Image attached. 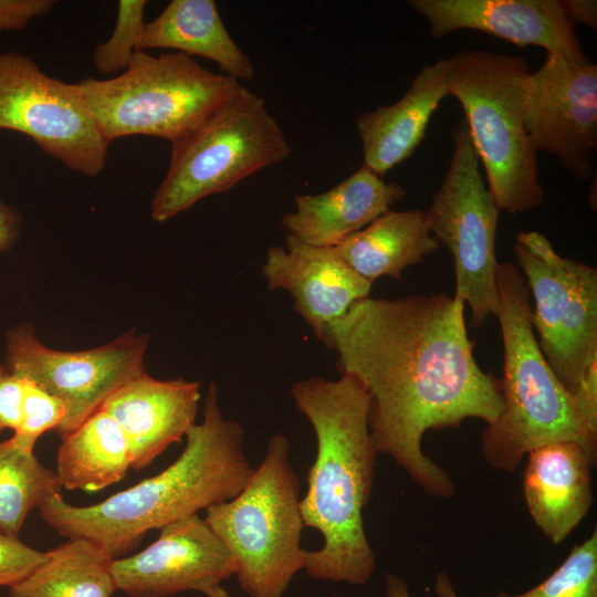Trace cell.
Returning a JSON list of instances; mask_svg holds the SVG:
<instances>
[{
  "mask_svg": "<svg viewBox=\"0 0 597 597\" xmlns=\"http://www.w3.org/2000/svg\"><path fill=\"white\" fill-rule=\"evenodd\" d=\"M145 0H121L116 24L109 39L97 45L93 61L102 74H116L127 69L133 55L138 51L144 31Z\"/></svg>",
  "mask_w": 597,
  "mask_h": 597,
  "instance_id": "27",
  "label": "cell"
},
{
  "mask_svg": "<svg viewBox=\"0 0 597 597\" xmlns=\"http://www.w3.org/2000/svg\"><path fill=\"white\" fill-rule=\"evenodd\" d=\"M53 0H0V32L23 30L31 20L48 14Z\"/></svg>",
  "mask_w": 597,
  "mask_h": 597,
  "instance_id": "31",
  "label": "cell"
},
{
  "mask_svg": "<svg viewBox=\"0 0 597 597\" xmlns=\"http://www.w3.org/2000/svg\"><path fill=\"white\" fill-rule=\"evenodd\" d=\"M408 4L427 20L434 39L474 30L589 63L563 0H409Z\"/></svg>",
  "mask_w": 597,
  "mask_h": 597,
  "instance_id": "15",
  "label": "cell"
},
{
  "mask_svg": "<svg viewBox=\"0 0 597 597\" xmlns=\"http://www.w3.org/2000/svg\"><path fill=\"white\" fill-rule=\"evenodd\" d=\"M448 96L446 60L423 65L400 100L356 121L364 164L383 176L408 159L422 142L431 116Z\"/></svg>",
  "mask_w": 597,
  "mask_h": 597,
  "instance_id": "20",
  "label": "cell"
},
{
  "mask_svg": "<svg viewBox=\"0 0 597 597\" xmlns=\"http://www.w3.org/2000/svg\"><path fill=\"white\" fill-rule=\"evenodd\" d=\"M195 380L157 379L146 371L115 389L102 404L122 428L132 453V469L149 465L195 423L200 401Z\"/></svg>",
  "mask_w": 597,
  "mask_h": 597,
  "instance_id": "17",
  "label": "cell"
},
{
  "mask_svg": "<svg viewBox=\"0 0 597 597\" xmlns=\"http://www.w3.org/2000/svg\"><path fill=\"white\" fill-rule=\"evenodd\" d=\"M23 383L22 378L0 368V431L17 430L22 418Z\"/></svg>",
  "mask_w": 597,
  "mask_h": 597,
  "instance_id": "30",
  "label": "cell"
},
{
  "mask_svg": "<svg viewBox=\"0 0 597 597\" xmlns=\"http://www.w3.org/2000/svg\"><path fill=\"white\" fill-rule=\"evenodd\" d=\"M45 558L18 537L0 532V586H12L31 574Z\"/></svg>",
  "mask_w": 597,
  "mask_h": 597,
  "instance_id": "29",
  "label": "cell"
},
{
  "mask_svg": "<svg viewBox=\"0 0 597 597\" xmlns=\"http://www.w3.org/2000/svg\"><path fill=\"white\" fill-rule=\"evenodd\" d=\"M384 597H412V595L402 577L390 573L385 579Z\"/></svg>",
  "mask_w": 597,
  "mask_h": 597,
  "instance_id": "34",
  "label": "cell"
},
{
  "mask_svg": "<svg viewBox=\"0 0 597 597\" xmlns=\"http://www.w3.org/2000/svg\"><path fill=\"white\" fill-rule=\"evenodd\" d=\"M171 49L213 61L237 80H252L254 65L223 24L213 0H172L146 22L138 51Z\"/></svg>",
  "mask_w": 597,
  "mask_h": 597,
  "instance_id": "21",
  "label": "cell"
},
{
  "mask_svg": "<svg viewBox=\"0 0 597 597\" xmlns=\"http://www.w3.org/2000/svg\"><path fill=\"white\" fill-rule=\"evenodd\" d=\"M206 596L207 597H230L229 594L221 586L212 589Z\"/></svg>",
  "mask_w": 597,
  "mask_h": 597,
  "instance_id": "36",
  "label": "cell"
},
{
  "mask_svg": "<svg viewBox=\"0 0 597 597\" xmlns=\"http://www.w3.org/2000/svg\"><path fill=\"white\" fill-rule=\"evenodd\" d=\"M290 154L286 136L264 100L240 85L171 144L166 176L150 202L151 218L165 222Z\"/></svg>",
  "mask_w": 597,
  "mask_h": 597,
  "instance_id": "7",
  "label": "cell"
},
{
  "mask_svg": "<svg viewBox=\"0 0 597 597\" xmlns=\"http://www.w3.org/2000/svg\"><path fill=\"white\" fill-rule=\"evenodd\" d=\"M492 597H597V531L575 545L545 580L522 594Z\"/></svg>",
  "mask_w": 597,
  "mask_h": 597,
  "instance_id": "26",
  "label": "cell"
},
{
  "mask_svg": "<svg viewBox=\"0 0 597 597\" xmlns=\"http://www.w3.org/2000/svg\"><path fill=\"white\" fill-rule=\"evenodd\" d=\"M513 250L535 302L532 326L540 349L573 394L597 365V270L559 255L537 231L519 232Z\"/></svg>",
  "mask_w": 597,
  "mask_h": 597,
  "instance_id": "9",
  "label": "cell"
},
{
  "mask_svg": "<svg viewBox=\"0 0 597 597\" xmlns=\"http://www.w3.org/2000/svg\"><path fill=\"white\" fill-rule=\"evenodd\" d=\"M111 558L93 542L67 538L45 552L44 561L9 587V597H112L117 590Z\"/></svg>",
  "mask_w": 597,
  "mask_h": 597,
  "instance_id": "24",
  "label": "cell"
},
{
  "mask_svg": "<svg viewBox=\"0 0 597 597\" xmlns=\"http://www.w3.org/2000/svg\"><path fill=\"white\" fill-rule=\"evenodd\" d=\"M453 153L442 182L425 211L430 232L454 261V297L469 304L478 327L499 307L495 253L500 208L485 185L468 125L453 130Z\"/></svg>",
  "mask_w": 597,
  "mask_h": 597,
  "instance_id": "10",
  "label": "cell"
},
{
  "mask_svg": "<svg viewBox=\"0 0 597 597\" xmlns=\"http://www.w3.org/2000/svg\"><path fill=\"white\" fill-rule=\"evenodd\" d=\"M111 569L116 589L132 597L207 595L235 573L230 552L198 514L165 525L154 543L114 558Z\"/></svg>",
  "mask_w": 597,
  "mask_h": 597,
  "instance_id": "14",
  "label": "cell"
},
{
  "mask_svg": "<svg viewBox=\"0 0 597 597\" xmlns=\"http://www.w3.org/2000/svg\"><path fill=\"white\" fill-rule=\"evenodd\" d=\"M263 275L270 290H285L294 308L322 341L326 328L356 302L369 297L373 283L357 274L335 247H314L286 234L285 247L266 250Z\"/></svg>",
  "mask_w": 597,
  "mask_h": 597,
  "instance_id": "16",
  "label": "cell"
},
{
  "mask_svg": "<svg viewBox=\"0 0 597 597\" xmlns=\"http://www.w3.org/2000/svg\"><path fill=\"white\" fill-rule=\"evenodd\" d=\"M185 437L181 454L158 474L87 506L73 505L57 493L39 507L41 517L60 535L86 538L114 559L136 547L147 532L234 498L254 468L241 425L223 417L214 381L202 422Z\"/></svg>",
  "mask_w": 597,
  "mask_h": 597,
  "instance_id": "3",
  "label": "cell"
},
{
  "mask_svg": "<svg viewBox=\"0 0 597 597\" xmlns=\"http://www.w3.org/2000/svg\"><path fill=\"white\" fill-rule=\"evenodd\" d=\"M405 196L363 165L337 186L317 195H300L295 210L282 218L286 234L314 247H336L388 211Z\"/></svg>",
  "mask_w": 597,
  "mask_h": 597,
  "instance_id": "19",
  "label": "cell"
},
{
  "mask_svg": "<svg viewBox=\"0 0 597 597\" xmlns=\"http://www.w3.org/2000/svg\"><path fill=\"white\" fill-rule=\"evenodd\" d=\"M22 418L11 438L18 446L33 451L36 440L45 431H54L59 427L65 417L66 408L62 400L34 381L22 378Z\"/></svg>",
  "mask_w": 597,
  "mask_h": 597,
  "instance_id": "28",
  "label": "cell"
},
{
  "mask_svg": "<svg viewBox=\"0 0 597 597\" xmlns=\"http://www.w3.org/2000/svg\"><path fill=\"white\" fill-rule=\"evenodd\" d=\"M105 139L146 135L175 143L234 93L239 81L179 52L137 51L127 69L77 83Z\"/></svg>",
  "mask_w": 597,
  "mask_h": 597,
  "instance_id": "8",
  "label": "cell"
},
{
  "mask_svg": "<svg viewBox=\"0 0 597 597\" xmlns=\"http://www.w3.org/2000/svg\"><path fill=\"white\" fill-rule=\"evenodd\" d=\"M6 341L4 368L34 381L64 404L65 417L54 430L61 438L97 411L121 385L145 371L148 338L133 332L78 352L46 347L30 324L9 331Z\"/></svg>",
  "mask_w": 597,
  "mask_h": 597,
  "instance_id": "12",
  "label": "cell"
},
{
  "mask_svg": "<svg viewBox=\"0 0 597 597\" xmlns=\"http://www.w3.org/2000/svg\"><path fill=\"white\" fill-rule=\"evenodd\" d=\"M444 60L448 95L464 112L495 203L511 214L540 207L544 189L537 150L524 125L527 62L485 50L460 51Z\"/></svg>",
  "mask_w": 597,
  "mask_h": 597,
  "instance_id": "5",
  "label": "cell"
},
{
  "mask_svg": "<svg viewBox=\"0 0 597 597\" xmlns=\"http://www.w3.org/2000/svg\"><path fill=\"white\" fill-rule=\"evenodd\" d=\"M300 502L289 440L273 434L243 489L206 509L205 520L230 552L234 575L249 597H284L304 568Z\"/></svg>",
  "mask_w": 597,
  "mask_h": 597,
  "instance_id": "6",
  "label": "cell"
},
{
  "mask_svg": "<svg viewBox=\"0 0 597 597\" xmlns=\"http://www.w3.org/2000/svg\"><path fill=\"white\" fill-rule=\"evenodd\" d=\"M322 342L337 353L338 370L368 394L377 452L426 494L452 498L455 484L423 452V436L469 418L492 425L503 407L501 381L473 356L464 302L446 294L366 297L331 324Z\"/></svg>",
  "mask_w": 597,
  "mask_h": 597,
  "instance_id": "1",
  "label": "cell"
},
{
  "mask_svg": "<svg viewBox=\"0 0 597 597\" xmlns=\"http://www.w3.org/2000/svg\"><path fill=\"white\" fill-rule=\"evenodd\" d=\"M130 468V448L122 428L98 409L62 438L55 473L62 488L92 492L123 480Z\"/></svg>",
  "mask_w": 597,
  "mask_h": 597,
  "instance_id": "23",
  "label": "cell"
},
{
  "mask_svg": "<svg viewBox=\"0 0 597 597\" xmlns=\"http://www.w3.org/2000/svg\"><path fill=\"white\" fill-rule=\"evenodd\" d=\"M439 245L425 211L389 209L335 249L357 274L373 283L380 276L400 280L405 269L422 262Z\"/></svg>",
  "mask_w": 597,
  "mask_h": 597,
  "instance_id": "22",
  "label": "cell"
},
{
  "mask_svg": "<svg viewBox=\"0 0 597 597\" xmlns=\"http://www.w3.org/2000/svg\"><path fill=\"white\" fill-rule=\"evenodd\" d=\"M20 230L18 212L0 199V252L10 248Z\"/></svg>",
  "mask_w": 597,
  "mask_h": 597,
  "instance_id": "32",
  "label": "cell"
},
{
  "mask_svg": "<svg viewBox=\"0 0 597 597\" xmlns=\"http://www.w3.org/2000/svg\"><path fill=\"white\" fill-rule=\"evenodd\" d=\"M432 593L436 597H460L446 572H438L436 574Z\"/></svg>",
  "mask_w": 597,
  "mask_h": 597,
  "instance_id": "35",
  "label": "cell"
},
{
  "mask_svg": "<svg viewBox=\"0 0 597 597\" xmlns=\"http://www.w3.org/2000/svg\"><path fill=\"white\" fill-rule=\"evenodd\" d=\"M524 125L537 151L555 156L574 178L588 180L597 149V65L546 54L528 78Z\"/></svg>",
  "mask_w": 597,
  "mask_h": 597,
  "instance_id": "13",
  "label": "cell"
},
{
  "mask_svg": "<svg viewBox=\"0 0 597 597\" xmlns=\"http://www.w3.org/2000/svg\"><path fill=\"white\" fill-rule=\"evenodd\" d=\"M525 458L523 494L528 513L544 536L557 545L591 507L595 463L573 441L537 447Z\"/></svg>",
  "mask_w": 597,
  "mask_h": 597,
  "instance_id": "18",
  "label": "cell"
},
{
  "mask_svg": "<svg viewBox=\"0 0 597 597\" xmlns=\"http://www.w3.org/2000/svg\"><path fill=\"white\" fill-rule=\"evenodd\" d=\"M291 395L316 438L300 506L304 526L317 530L323 545L305 552L303 569L315 579L365 585L376 569L363 517L378 454L368 427L369 396L349 374L298 380Z\"/></svg>",
  "mask_w": 597,
  "mask_h": 597,
  "instance_id": "2",
  "label": "cell"
},
{
  "mask_svg": "<svg viewBox=\"0 0 597 597\" xmlns=\"http://www.w3.org/2000/svg\"><path fill=\"white\" fill-rule=\"evenodd\" d=\"M56 473L12 438L0 442V532L18 537L33 509L61 493Z\"/></svg>",
  "mask_w": 597,
  "mask_h": 597,
  "instance_id": "25",
  "label": "cell"
},
{
  "mask_svg": "<svg viewBox=\"0 0 597 597\" xmlns=\"http://www.w3.org/2000/svg\"><path fill=\"white\" fill-rule=\"evenodd\" d=\"M567 14L573 23H584L596 30L597 2L595 0H563Z\"/></svg>",
  "mask_w": 597,
  "mask_h": 597,
  "instance_id": "33",
  "label": "cell"
},
{
  "mask_svg": "<svg viewBox=\"0 0 597 597\" xmlns=\"http://www.w3.org/2000/svg\"><path fill=\"white\" fill-rule=\"evenodd\" d=\"M0 129L29 136L76 172L94 177L105 166L109 143L77 83L48 75L17 52L0 53Z\"/></svg>",
  "mask_w": 597,
  "mask_h": 597,
  "instance_id": "11",
  "label": "cell"
},
{
  "mask_svg": "<svg viewBox=\"0 0 597 597\" xmlns=\"http://www.w3.org/2000/svg\"><path fill=\"white\" fill-rule=\"evenodd\" d=\"M499 318L504 348L501 391L503 407L486 426L481 451L494 469L515 471L533 449L557 441L578 443L595 463L597 427L555 376L542 354L532 326L530 292L517 265L496 269Z\"/></svg>",
  "mask_w": 597,
  "mask_h": 597,
  "instance_id": "4",
  "label": "cell"
}]
</instances>
